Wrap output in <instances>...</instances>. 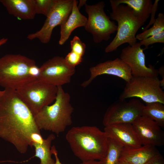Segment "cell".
Here are the masks:
<instances>
[{"mask_svg": "<svg viewBox=\"0 0 164 164\" xmlns=\"http://www.w3.org/2000/svg\"><path fill=\"white\" fill-rule=\"evenodd\" d=\"M40 133L34 116L17 94L7 88L0 93V138L12 144L20 153L32 147L31 137Z\"/></svg>", "mask_w": 164, "mask_h": 164, "instance_id": "cell-1", "label": "cell"}, {"mask_svg": "<svg viewBox=\"0 0 164 164\" xmlns=\"http://www.w3.org/2000/svg\"><path fill=\"white\" fill-rule=\"evenodd\" d=\"M66 139L74 155L82 162L103 159L108 146V138L104 131L94 126L73 127Z\"/></svg>", "mask_w": 164, "mask_h": 164, "instance_id": "cell-2", "label": "cell"}, {"mask_svg": "<svg viewBox=\"0 0 164 164\" xmlns=\"http://www.w3.org/2000/svg\"><path fill=\"white\" fill-rule=\"evenodd\" d=\"M70 99V94L65 91L62 86L58 87L54 103L43 107L34 116L39 128L57 135L64 132L72 123V115L74 108Z\"/></svg>", "mask_w": 164, "mask_h": 164, "instance_id": "cell-3", "label": "cell"}, {"mask_svg": "<svg viewBox=\"0 0 164 164\" xmlns=\"http://www.w3.org/2000/svg\"><path fill=\"white\" fill-rule=\"evenodd\" d=\"M110 2L112 10L110 17L117 22L118 25L116 36L105 49L106 53L116 50L124 43L131 46L135 44L136 33L145 23L128 6L118 4L114 0H110Z\"/></svg>", "mask_w": 164, "mask_h": 164, "instance_id": "cell-4", "label": "cell"}, {"mask_svg": "<svg viewBox=\"0 0 164 164\" xmlns=\"http://www.w3.org/2000/svg\"><path fill=\"white\" fill-rule=\"evenodd\" d=\"M35 64L34 60L20 54H7L0 58V85L16 90L34 80L29 70Z\"/></svg>", "mask_w": 164, "mask_h": 164, "instance_id": "cell-5", "label": "cell"}, {"mask_svg": "<svg viewBox=\"0 0 164 164\" xmlns=\"http://www.w3.org/2000/svg\"><path fill=\"white\" fill-rule=\"evenodd\" d=\"M15 91L34 116L43 107L55 101L57 87L37 79L25 84Z\"/></svg>", "mask_w": 164, "mask_h": 164, "instance_id": "cell-6", "label": "cell"}, {"mask_svg": "<svg viewBox=\"0 0 164 164\" xmlns=\"http://www.w3.org/2000/svg\"><path fill=\"white\" fill-rule=\"evenodd\" d=\"M140 98L146 103L159 102L164 104V92L157 77H132L127 82L119 99Z\"/></svg>", "mask_w": 164, "mask_h": 164, "instance_id": "cell-7", "label": "cell"}, {"mask_svg": "<svg viewBox=\"0 0 164 164\" xmlns=\"http://www.w3.org/2000/svg\"><path fill=\"white\" fill-rule=\"evenodd\" d=\"M105 2H100L93 5H85V10L88 17L85 30L91 33L94 41L99 43L103 41H108L111 34L117 30V26L111 21L104 11Z\"/></svg>", "mask_w": 164, "mask_h": 164, "instance_id": "cell-8", "label": "cell"}, {"mask_svg": "<svg viewBox=\"0 0 164 164\" xmlns=\"http://www.w3.org/2000/svg\"><path fill=\"white\" fill-rule=\"evenodd\" d=\"M73 0H54V3L41 29L29 34V40L38 39L43 43L50 40L53 30L56 26L61 25L67 19L73 7Z\"/></svg>", "mask_w": 164, "mask_h": 164, "instance_id": "cell-9", "label": "cell"}, {"mask_svg": "<svg viewBox=\"0 0 164 164\" xmlns=\"http://www.w3.org/2000/svg\"><path fill=\"white\" fill-rule=\"evenodd\" d=\"M144 105L138 99H132L127 102L119 99L108 108L104 117V127L116 124L132 123L142 116Z\"/></svg>", "mask_w": 164, "mask_h": 164, "instance_id": "cell-10", "label": "cell"}, {"mask_svg": "<svg viewBox=\"0 0 164 164\" xmlns=\"http://www.w3.org/2000/svg\"><path fill=\"white\" fill-rule=\"evenodd\" d=\"M40 69L38 80L57 87L70 83L75 72V67L70 65L64 58L58 56L48 60Z\"/></svg>", "mask_w": 164, "mask_h": 164, "instance_id": "cell-11", "label": "cell"}, {"mask_svg": "<svg viewBox=\"0 0 164 164\" xmlns=\"http://www.w3.org/2000/svg\"><path fill=\"white\" fill-rule=\"evenodd\" d=\"M141 46L139 42L128 45L122 49L120 58L129 66L133 77H158V69L151 65L146 66L144 49Z\"/></svg>", "mask_w": 164, "mask_h": 164, "instance_id": "cell-12", "label": "cell"}, {"mask_svg": "<svg viewBox=\"0 0 164 164\" xmlns=\"http://www.w3.org/2000/svg\"><path fill=\"white\" fill-rule=\"evenodd\" d=\"M132 124L142 145H164V132L154 121L142 115Z\"/></svg>", "mask_w": 164, "mask_h": 164, "instance_id": "cell-13", "label": "cell"}, {"mask_svg": "<svg viewBox=\"0 0 164 164\" xmlns=\"http://www.w3.org/2000/svg\"><path fill=\"white\" fill-rule=\"evenodd\" d=\"M89 71L90 78L81 84L84 88L87 87L95 78L101 75L115 76L122 78L126 82H128L132 77L129 66L118 58L100 63L91 67Z\"/></svg>", "mask_w": 164, "mask_h": 164, "instance_id": "cell-14", "label": "cell"}, {"mask_svg": "<svg viewBox=\"0 0 164 164\" xmlns=\"http://www.w3.org/2000/svg\"><path fill=\"white\" fill-rule=\"evenodd\" d=\"M111 138L127 149H135L142 146L132 125L121 123L105 126L104 131Z\"/></svg>", "mask_w": 164, "mask_h": 164, "instance_id": "cell-15", "label": "cell"}, {"mask_svg": "<svg viewBox=\"0 0 164 164\" xmlns=\"http://www.w3.org/2000/svg\"><path fill=\"white\" fill-rule=\"evenodd\" d=\"M160 154L156 147L151 145H142L135 149L123 148L119 161L130 164H146Z\"/></svg>", "mask_w": 164, "mask_h": 164, "instance_id": "cell-16", "label": "cell"}, {"mask_svg": "<svg viewBox=\"0 0 164 164\" xmlns=\"http://www.w3.org/2000/svg\"><path fill=\"white\" fill-rule=\"evenodd\" d=\"M78 2L73 0L71 12L67 19L60 26V45L63 44L68 39L72 32L76 28L85 26L87 18L81 14L77 7Z\"/></svg>", "mask_w": 164, "mask_h": 164, "instance_id": "cell-17", "label": "cell"}, {"mask_svg": "<svg viewBox=\"0 0 164 164\" xmlns=\"http://www.w3.org/2000/svg\"><path fill=\"white\" fill-rule=\"evenodd\" d=\"M9 13L19 19L31 20L36 14L33 0H0Z\"/></svg>", "mask_w": 164, "mask_h": 164, "instance_id": "cell-18", "label": "cell"}, {"mask_svg": "<svg viewBox=\"0 0 164 164\" xmlns=\"http://www.w3.org/2000/svg\"><path fill=\"white\" fill-rule=\"evenodd\" d=\"M118 4L126 5L145 22L149 18L152 5L151 0H114Z\"/></svg>", "mask_w": 164, "mask_h": 164, "instance_id": "cell-19", "label": "cell"}, {"mask_svg": "<svg viewBox=\"0 0 164 164\" xmlns=\"http://www.w3.org/2000/svg\"><path fill=\"white\" fill-rule=\"evenodd\" d=\"M55 138V135L51 134L45 139L43 143H32V147L34 148L35 152L34 156L39 159L40 164H55V162L51 157L53 154L51 149V145L52 142Z\"/></svg>", "mask_w": 164, "mask_h": 164, "instance_id": "cell-20", "label": "cell"}, {"mask_svg": "<svg viewBox=\"0 0 164 164\" xmlns=\"http://www.w3.org/2000/svg\"><path fill=\"white\" fill-rule=\"evenodd\" d=\"M142 115L154 121L161 128H164V105L162 103L159 102L146 103Z\"/></svg>", "mask_w": 164, "mask_h": 164, "instance_id": "cell-21", "label": "cell"}, {"mask_svg": "<svg viewBox=\"0 0 164 164\" xmlns=\"http://www.w3.org/2000/svg\"><path fill=\"white\" fill-rule=\"evenodd\" d=\"M108 138V146L106 154L99 164H117L123 147L112 139Z\"/></svg>", "mask_w": 164, "mask_h": 164, "instance_id": "cell-22", "label": "cell"}, {"mask_svg": "<svg viewBox=\"0 0 164 164\" xmlns=\"http://www.w3.org/2000/svg\"><path fill=\"white\" fill-rule=\"evenodd\" d=\"M164 31V15L159 13L157 17L153 23V26L142 33L137 34L136 38L137 40L141 41L150 36L157 34Z\"/></svg>", "mask_w": 164, "mask_h": 164, "instance_id": "cell-23", "label": "cell"}, {"mask_svg": "<svg viewBox=\"0 0 164 164\" xmlns=\"http://www.w3.org/2000/svg\"><path fill=\"white\" fill-rule=\"evenodd\" d=\"M54 2V0H33L36 14H42L46 17L51 9Z\"/></svg>", "mask_w": 164, "mask_h": 164, "instance_id": "cell-24", "label": "cell"}, {"mask_svg": "<svg viewBox=\"0 0 164 164\" xmlns=\"http://www.w3.org/2000/svg\"><path fill=\"white\" fill-rule=\"evenodd\" d=\"M71 51L83 56L85 51L86 46L77 36H75L70 42Z\"/></svg>", "mask_w": 164, "mask_h": 164, "instance_id": "cell-25", "label": "cell"}, {"mask_svg": "<svg viewBox=\"0 0 164 164\" xmlns=\"http://www.w3.org/2000/svg\"><path fill=\"white\" fill-rule=\"evenodd\" d=\"M139 43L141 45H144L145 49L148 48V46L156 43H164V31L159 33L150 36L140 41Z\"/></svg>", "mask_w": 164, "mask_h": 164, "instance_id": "cell-26", "label": "cell"}, {"mask_svg": "<svg viewBox=\"0 0 164 164\" xmlns=\"http://www.w3.org/2000/svg\"><path fill=\"white\" fill-rule=\"evenodd\" d=\"M64 58L70 65L75 68L80 64L83 60V56L72 51L69 53Z\"/></svg>", "mask_w": 164, "mask_h": 164, "instance_id": "cell-27", "label": "cell"}, {"mask_svg": "<svg viewBox=\"0 0 164 164\" xmlns=\"http://www.w3.org/2000/svg\"><path fill=\"white\" fill-rule=\"evenodd\" d=\"M159 1V0H155L153 4H152L150 14L151 15L150 19L149 24L143 29V31L148 29L150 26L153 24L154 22L155 19V15L158 9Z\"/></svg>", "mask_w": 164, "mask_h": 164, "instance_id": "cell-28", "label": "cell"}, {"mask_svg": "<svg viewBox=\"0 0 164 164\" xmlns=\"http://www.w3.org/2000/svg\"><path fill=\"white\" fill-rule=\"evenodd\" d=\"M40 67H38L36 64L31 66L29 70V74L33 80L38 79L40 74Z\"/></svg>", "mask_w": 164, "mask_h": 164, "instance_id": "cell-29", "label": "cell"}, {"mask_svg": "<svg viewBox=\"0 0 164 164\" xmlns=\"http://www.w3.org/2000/svg\"><path fill=\"white\" fill-rule=\"evenodd\" d=\"M164 159L160 154L155 157L146 164H164Z\"/></svg>", "mask_w": 164, "mask_h": 164, "instance_id": "cell-30", "label": "cell"}, {"mask_svg": "<svg viewBox=\"0 0 164 164\" xmlns=\"http://www.w3.org/2000/svg\"><path fill=\"white\" fill-rule=\"evenodd\" d=\"M51 149L52 154H53L55 158V164H62L60 162L58 156V152L55 147L53 145L51 147Z\"/></svg>", "mask_w": 164, "mask_h": 164, "instance_id": "cell-31", "label": "cell"}, {"mask_svg": "<svg viewBox=\"0 0 164 164\" xmlns=\"http://www.w3.org/2000/svg\"><path fill=\"white\" fill-rule=\"evenodd\" d=\"M158 70L159 74L162 77V80H160V86L164 88V67L162 65L159 67Z\"/></svg>", "mask_w": 164, "mask_h": 164, "instance_id": "cell-32", "label": "cell"}, {"mask_svg": "<svg viewBox=\"0 0 164 164\" xmlns=\"http://www.w3.org/2000/svg\"><path fill=\"white\" fill-rule=\"evenodd\" d=\"M80 164H99V161L96 160L82 162Z\"/></svg>", "mask_w": 164, "mask_h": 164, "instance_id": "cell-33", "label": "cell"}, {"mask_svg": "<svg viewBox=\"0 0 164 164\" xmlns=\"http://www.w3.org/2000/svg\"><path fill=\"white\" fill-rule=\"evenodd\" d=\"M87 0H80L79 1V3L78 5H77V7L79 9L83 6L85 5L86 4V2Z\"/></svg>", "mask_w": 164, "mask_h": 164, "instance_id": "cell-34", "label": "cell"}, {"mask_svg": "<svg viewBox=\"0 0 164 164\" xmlns=\"http://www.w3.org/2000/svg\"><path fill=\"white\" fill-rule=\"evenodd\" d=\"M8 41V39L3 38L0 39V46L6 43Z\"/></svg>", "mask_w": 164, "mask_h": 164, "instance_id": "cell-35", "label": "cell"}, {"mask_svg": "<svg viewBox=\"0 0 164 164\" xmlns=\"http://www.w3.org/2000/svg\"><path fill=\"white\" fill-rule=\"evenodd\" d=\"M117 164H130L129 163H128L127 162H125L121 161H119L118 162Z\"/></svg>", "mask_w": 164, "mask_h": 164, "instance_id": "cell-36", "label": "cell"}, {"mask_svg": "<svg viewBox=\"0 0 164 164\" xmlns=\"http://www.w3.org/2000/svg\"><path fill=\"white\" fill-rule=\"evenodd\" d=\"M0 92H1V91H0Z\"/></svg>", "mask_w": 164, "mask_h": 164, "instance_id": "cell-37", "label": "cell"}]
</instances>
